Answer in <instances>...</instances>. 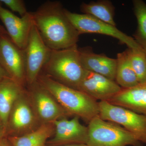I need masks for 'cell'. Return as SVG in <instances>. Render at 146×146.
Wrapping results in <instances>:
<instances>
[{
  "label": "cell",
  "mask_w": 146,
  "mask_h": 146,
  "mask_svg": "<svg viewBox=\"0 0 146 146\" xmlns=\"http://www.w3.org/2000/svg\"><path fill=\"white\" fill-rule=\"evenodd\" d=\"M65 9L60 1H48L32 12L34 25L51 50L77 45L80 35L66 16Z\"/></svg>",
  "instance_id": "obj_1"
},
{
  "label": "cell",
  "mask_w": 146,
  "mask_h": 146,
  "mask_svg": "<svg viewBox=\"0 0 146 146\" xmlns=\"http://www.w3.org/2000/svg\"><path fill=\"white\" fill-rule=\"evenodd\" d=\"M37 81L69 115L78 117L88 123L99 116V102L85 93L60 83L45 74H40Z\"/></svg>",
  "instance_id": "obj_2"
},
{
  "label": "cell",
  "mask_w": 146,
  "mask_h": 146,
  "mask_svg": "<svg viewBox=\"0 0 146 146\" xmlns=\"http://www.w3.org/2000/svg\"><path fill=\"white\" fill-rule=\"evenodd\" d=\"M42 70L54 80L76 89L85 71L80 62L77 45L64 49L52 50Z\"/></svg>",
  "instance_id": "obj_3"
},
{
  "label": "cell",
  "mask_w": 146,
  "mask_h": 146,
  "mask_svg": "<svg viewBox=\"0 0 146 146\" xmlns=\"http://www.w3.org/2000/svg\"><path fill=\"white\" fill-rule=\"evenodd\" d=\"M89 146H143L125 129L115 123L102 119L99 116L88 123Z\"/></svg>",
  "instance_id": "obj_4"
},
{
  "label": "cell",
  "mask_w": 146,
  "mask_h": 146,
  "mask_svg": "<svg viewBox=\"0 0 146 146\" xmlns=\"http://www.w3.org/2000/svg\"><path fill=\"white\" fill-rule=\"evenodd\" d=\"M99 105L100 117L121 126L146 145V116L107 101H100Z\"/></svg>",
  "instance_id": "obj_5"
},
{
  "label": "cell",
  "mask_w": 146,
  "mask_h": 146,
  "mask_svg": "<svg viewBox=\"0 0 146 146\" xmlns=\"http://www.w3.org/2000/svg\"><path fill=\"white\" fill-rule=\"evenodd\" d=\"M65 12L80 35L86 33H96L108 35L118 39L121 44L126 45L128 48H141L133 37L122 32L116 26L87 14L73 13L66 9Z\"/></svg>",
  "instance_id": "obj_6"
},
{
  "label": "cell",
  "mask_w": 146,
  "mask_h": 146,
  "mask_svg": "<svg viewBox=\"0 0 146 146\" xmlns=\"http://www.w3.org/2000/svg\"><path fill=\"white\" fill-rule=\"evenodd\" d=\"M51 50L46 44L33 25L24 50L26 62V80L29 85L37 81Z\"/></svg>",
  "instance_id": "obj_7"
},
{
  "label": "cell",
  "mask_w": 146,
  "mask_h": 146,
  "mask_svg": "<svg viewBox=\"0 0 146 146\" xmlns=\"http://www.w3.org/2000/svg\"><path fill=\"white\" fill-rule=\"evenodd\" d=\"M0 64L11 78L23 86L26 83L25 52L7 35H0Z\"/></svg>",
  "instance_id": "obj_8"
},
{
  "label": "cell",
  "mask_w": 146,
  "mask_h": 146,
  "mask_svg": "<svg viewBox=\"0 0 146 146\" xmlns=\"http://www.w3.org/2000/svg\"><path fill=\"white\" fill-rule=\"evenodd\" d=\"M79 119L77 116H74L70 119L65 117L54 122V135L49 143L56 146L86 145L88 139V127L82 124Z\"/></svg>",
  "instance_id": "obj_9"
},
{
  "label": "cell",
  "mask_w": 146,
  "mask_h": 146,
  "mask_svg": "<svg viewBox=\"0 0 146 146\" xmlns=\"http://www.w3.org/2000/svg\"><path fill=\"white\" fill-rule=\"evenodd\" d=\"M0 19L12 42L24 50L34 25L32 12L20 18L4 8L0 2Z\"/></svg>",
  "instance_id": "obj_10"
},
{
  "label": "cell",
  "mask_w": 146,
  "mask_h": 146,
  "mask_svg": "<svg viewBox=\"0 0 146 146\" xmlns=\"http://www.w3.org/2000/svg\"><path fill=\"white\" fill-rule=\"evenodd\" d=\"M29 86L36 112L45 123H53L70 115L38 82Z\"/></svg>",
  "instance_id": "obj_11"
},
{
  "label": "cell",
  "mask_w": 146,
  "mask_h": 146,
  "mask_svg": "<svg viewBox=\"0 0 146 146\" xmlns=\"http://www.w3.org/2000/svg\"><path fill=\"white\" fill-rule=\"evenodd\" d=\"M77 89L96 100L107 102L119 93L122 88L115 80L85 70Z\"/></svg>",
  "instance_id": "obj_12"
},
{
  "label": "cell",
  "mask_w": 146,
  "mask_h": 146,
  "mask_svg": "<svg viewBox=\"0 0 146 146\" xmlns=\"http://www.w3.org/2000/svg\"><path fill=\"white\" fill-rule=\"evenodd\" d=\"M82 65L86 70L101 75L115 80L117 60L104 54L94 52L91 47L78 48Z\"/></svg>",
  "instance_id": "obj_13"
},
{
  "label": "cell",
  "mask_w": 146,
  "mask_h": 146,
  "mask_svg": "<svg viewBox=\"0 0 146 146\" xmlns=\"http://www.w3.org/2000/svg\"><path fill=\"white\" fill-rule=\"evenodd\" d=\"M107 102L146 116V82L122 89Z\"/></svg>",
  "instance_id": "obj_14"
},
{
  "label": "cell",
  "mask_w": 146,
  "mask_h": 146,
  "mask_svg": "<svg viewBox=\"0 0 146 146\" xmlns=\"http://www.w3.org/2000/svg\"><path fill=\"white\" fill-rule=\"evenodd\" d=\"M25 92L23 85L11 78L0 81V121L5 128L14 104Z\"/></svg>",
  "instance_id": "obj_15"
},
{
  "label": "cell",
  "mask_w": 146,
  "mask_h": 146,
  "mask_svg": "<svg viewBox=\"0 0 146 146\" xmlns=\"http://www.w3.org/2000/svg\"><path fill=\"white\" fill-rule=\"evenodd\" d=\"M26 99L25 92L17 100L11 112L12 126L19 131L30 127L35 120L34 112Z\"/></svg>",
  "instance_id": "obj_16"
},
{
  "label": "cell",
  "mask_w": 146,
  "mask_h": 146,
  "mask_svg": "<svg viewBox=\"0 0 146 146\" xmlns=\"http://www.w3.org/2000/svg\"><path fill=\"white\" fill-rule=\"evenodd\" d=\"M116 60L115 81L122 89L131 88L140 83L131 66L127 49L117 54Z\"/></svg>",
  "instance_id": "obj_17"
},
{
  "label": "cell",
  "mask_w": 146,
  "mask_h": 146,
  "mask_svg": "<svg viewBox=\"0 0 146 146\" xmlns=\"http://www.w3.org/2000/svg\"><path fill=\"white\" fill-rule=\"evenodd\" d=\"M54 126L50 123L44 124L25 135L11 137L10 143L12 146H44L54 132Z\"/></svg>",
  "instance_id": "obj_18"
},
{
  "label": "cell",
  "mask_w": 146,
  "mask_h": 146,
  "mask_svg": "<svg viewBox=\"0 0 146 146\" xmlns=\"http://www.w3.org/2000/svg\"><path fill=\"white\" fill-rule=\"evenodd\" d=\"M80 10L83 14H87L99 20L116 26L114 18L115 7L108 0L91 1L88 3L83 2L80 5Z\"/></svg>",
  "instance_id": "obj_19"
},
{
  "label": "cell",
  "mask_w": 146,
  "mask_h": 146,
  "mask_svg": "<svg viewBox=\"0 0 146 146\" xmlns=\"http://www.w3.org/2000/svg\"><path fill=\"white\" fill-rule=\"evenodd\" d=\"M133 5L137 22V29L133 38L146 53V3L142 0H134Z\"/></svg>",
  "instance_id": "obj_20"
},
{
  "label": "cell",
  "mask_w": 146,
  "mask_h": 146,
  "mask_svg": "<svg viewBox=\"0 0 146 146\" xmlns=\"http://www.w3.org/2000/svg\"><path fill=\"white\" fill-rule=\"evenodd\" d=\"M127 50L139 83L146 82V53L141 48H128Z\"/></svg>",
  "instance_id": "obj_21"
},
{
  "label": "cell",
  "mask_w": 146,
  "mask_h": 146,
  "mask_svg": "<svg viewBox=\"0 0 146 146\" xmlns=\"http://www.w3.org/2000/svg\"><path fill=\"white\" fill-rule=\"evenodd\" d=\"M0 2L5 5L12 11L19 13L21 17L25 16L29 12L23 0H0Z\"/></svg>",
  "instance_id": "obj_22"
},
{
  "label": "cell",
  "mask_w": 146,
  "mask_h": 146,
  "mask_svg": "<svg viewBox=\"0 0 146 146\" xmlns=\"http://www.w3.org/2000/svg\"><path fill=\"white\" fill-rule=\"evenodd\" d=\"M8 78H10V76L0 64V81Z\"/></svg>",
  "instance_id": "obj_23"
},
{
  "label": "cell",
  "mask_w": 146,
  "mask_h": 146,
  "mask_svg": "<svg viewBox=\"0 0 146 146\" xmlns=\"http://www.w3.org/2000/svg\"><path fill=\"white\" fill-rule=\"evenodd\" d=\"M0 146H11L8 141L5 139L2 138L0 142Z\"/></svg>",
  "instance_id": "obj_24"
},
{
  "label": "cell",
  "mask_w": 146,
  "mask_h": 146,
  "mask_svg": "<svg viewBox=\"0 0 146 146\" xmlns=\"http://www.w3.org/2000/svg\"><path fill=\"white\" fill-rule=\"evenodd\" d=\"M8 35L7 31L3 27L0 25V35Z\"/></svg>",
  "instance_id": "obj_25"
},
{
  "label": "cell",
  "mask_w": 146,
  "mask_h": 146,
  "mask_svg": "<svg viewBox=\"0 0 146 146\" xmlns=\"http://www.w3.org/2000/svg\"><path fill=\"white\" fill-rule=\"evenodd\" d=\"M5 128L3 126L2 124L0 123V142L2 139L3 133L4 129Z\"/></svg>",
  "instance_id": "obj_26"
},
{
  "label": "cell",
  "mask_w": 146,
  "mask_h": 146,
  "mask_svg": "<svg viewBox=\"0 0 146 146\" xmlns=\"http://www.w3.org/2000/svg\"><path fill=\"white\" fill-rule=\"evenodd\" d=\"M58 146H89L86 144H73V145H66Z\"/></svg>",
  "instance_id": "obj_27"
}]
</instances>
